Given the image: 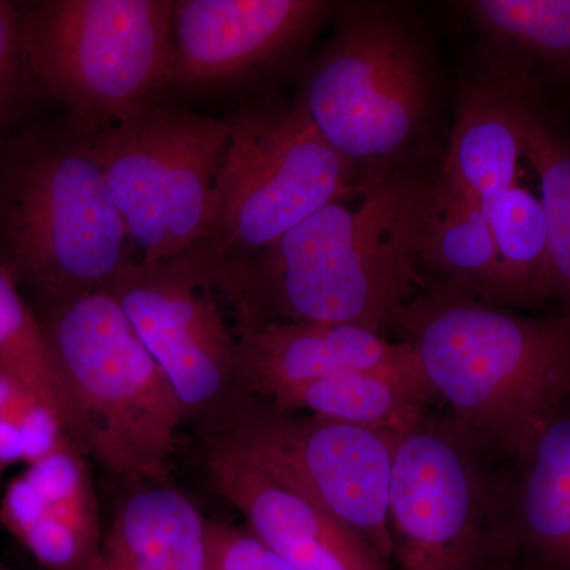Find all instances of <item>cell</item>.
<instances>
[{
  "label": "cell",
  "instance_id": "obj_1",
  "mask_svg": "<svg viewBox=\"0 0 570 570\" xmlns=\"http://www.w3.org/2000/svg\"><path fill=\"white\" fill-rule=\"evenodd\" d=\"M436 178L397 171L348 209L324 206L261 254L209 268L238 326L272 322L355 325L382 335L422 285L420 239Z\"/></svg>",
  "mask_w": 570,
  "mask_h": 570
},
{
  "label": "cell",
  "instance_id": "obj_2",
  "mask_svg": "<svg viewBox=\"0 0 570 570\" xmlns=\"http://www.w3.org/2000/svg\"><path fill=\"white\" fill-rule=\"evenodd\" d=\"M414 347L434 401L508 460L570 395V321L530 316L425 284L395 324Z\"/></svg>",
  "mask_w": 570,
  "mask_h": 570
},
{
  "label": "cell",
  "instance_id": "obj_3",
  "mask_svg": "<svg viewBox=\"0 0 570 570\" xmlns=\"http://www.w3.org/2000/svg\"><path fill=\"white\" fill-rule=\"evenodd\" d=\"M434 96L419 29L393 7L351 3L307 67L296 102L347 164L354 193L365 197L411 168L433 119Z\"/></svg>",
  "mask_w": 570,
  "mask_h": 570
},
{
  "label": "cell",
  "instance_id": "obj_4",
  "mask_svg": "<svg viewBox=\"0 0 570 570\" xmlns=\"http://www.w3.org/2000/svg\"><path fill=\"white\" fill-rule=\"evenodd\" d=\"M40 306L78 449L121 478L163 479L187 412L110 288Z\"/></svg>",
  "mask_w": 570,
  "mask_h": 570
},
{
  "label": "cell",
  "instance_id": "obj_5",
  "mask_svg": "<svg viewBox=\"0 0 570 570\" xmlns=\"http://www.w3.org/2000/svg\"><path fill=\"white\" fill-rule=\"evenodd\" d=\"M0 239L41 303L110 288L135 261L121 213L82 138L18 146L0 176Z\"/></svg>",
  "mask_w": 570,
  "mask_h": 570
},
{
  "label": "cell",
  "instance_id": "obj_6",
  "mask_svg": "<svg viewBox=\"0 0 570 570\" xmlns=\"http://www.w3.org/2000/svg\"><path fill=\"white\" fill-rule=\"evenodd\" d=\"M504 461L448 412L397 441L389 527L397 570H509Z\"/></svg>",
  "mask_w": 570,
  "mask_h": 570
},
{
  "label": "cell",
  "instance_id": "obj_7",
  "mask_svg": "<svg viewBox=\"0 0 570 570\" xmlns=\"http://www.w3.org/2000/svg\"><path fill=\"white\" fill-rule=\"evenodd\" d=\"M171 0H40L20 7L29 78L89 137L170 85Z\"/></svg>",
  "mask_w": 570,
  "mask_h": 570
},
{
  "label": "cell",
  "instance_id": "obj_8",
  "mask_svg": "<svg viewBox=\"0 0 570 570\" xmlns=\"http://www.w3.org/2000/svg\"><path fill=\"white\" fill-rule=\"evenodd\" d=\"M230 121L214 184L206 266L245 264L318 209L352 193L347 164L298 102L254 104Z\"/></svg>",
  "mask_w": 570,
  "mask_h": 570
},
{
  "label": "cell",
  "instance_id": "obj_9",
  "mask_svg": "<svg viewBox=\"0 0 570 570\" xmlns=\"http://www.w3.org/2000/svg\"><path fill=\"white\" fill-rule=\"evenodd\" d=\"M81 138L121 213L135 261L170 264L204 245L228 118L146 104Z\"/></svg>",
  "mask_w": 570,
  "mask_h": 570
},
{
  "label": "cell",
  "instance_id": "obj_10",
  "mask_svg": "<svg viewBox=\"0 0 570 570\" xmlns=\"http://www.w3.org/2000/svg\"><path fill=\"white\" fill-rule=\"evenodd\" d=\"M403 433L279 411L245 396L225 412L217 439L313 499L392 564L390 487Z\"/></svg>",
  "mask_w": 570,
  "mask_h": 570
},
{
  "label": "cell",
  "instance_id": "obj_11",
  "mask_svg": "<svg viewBox=\"0 0 570 570\" xmlns=\"http://www.w3.org/2000/svg\"><path fill=\"white\" fill-rule=\"evenodd\" d=\"M209 288L193 255L164 265L130 262L110 285L187 414L214 404L225 414L245 396L238 387L236 335Z\"/></svg>",
  "mask_w": 570,
  "mask_h": 570
},
{
  "label": "cell",
  "instance_id": "obj_12",
  "mask_svg": "<svg viewBox=\"0 0 570 570\" xmlns=\"http://www.w3.org/2000/svg\"><path fill=\"white\" fill-rule=\"evenodd\" d=\"M213 489L247 531L296 570H393L356 532L283 478L216 438L206 456Z\"/></svg>",
  "mask_w": 570,
  "mask_h": 570
},
{
  "label": "cell",
  "instance_id": "obj_13",
  "mask_svg": "<svg viewBox=\"0 0 570 570\" xmlns=\"http://www.w3.org/2000/svg\"><path fill=\"white\" fill-rule=\"evenodd\" d=\"M318 0H181L171 24L170 85L202 88L275 61L324 20Z\"/></svg>",
  "mask_w": 570,
  "mask_h": 570
},
{
  "label": "cell",
  "instance_id": "obj_14",
  "mask_svg": "<svg viewBox=\"0 0 570 570\" xmlns=\"http://www.w3.org/2000/svg\"><path fill=\"white\" fill-rule=\"evenodd\" d=\"M422 371L414 347L355 325L272 322L236 326L239 392L275 403L348 371Z\"/></svg>",
  "mask_w": 570,
  "mask_h": 570
},
{
  "label": "cell",
  "instance_id": "obj_15",
  "mask_svg": "<svg viewBox=\"0 0 570 570\" xmlns=\"http://www.w3.org/2000/svg\"><path fill=\"white\" fill-rule=\"evenodd\" d=\"M0 527L47 570L88 569L104 534L91 479L73 442L11 480L0 499Z\"/></svg>",
  "mask_w": 570,
  "mask_h": 570
},
{
  "label": "cell",
  "instance_id": "obj_16",
  "mask_svg": "<svg viewBox=\"0 0 570 570\" xmlns=\"http://www.w3.org/2000/svg\"><path fill=\"white\" fill-rule=\"evenodd\" d=\"M513 568L570 570V395L504 461Z\"/></svg>",
  "mask_w": 570,
  "mask_h": 570
},
{
  "label": "cell",
  "instance_id": "obj_17",
  "mask_svg": "<svg viewBox=\"0 0 570 570\" xmlns=\"http://www.w3.org/2000/svg\"><path fill=\"white\" fill-rule=\"evenodd\" d=\"M523 160V137L508 81L493 75L482 85L466 86L439 183L483 206L519 184Z\"/></svg>",
  "mask_w": 570,
  "mask_h": 570
},
{
  "label": "cell",
  "instance_id": "obj_18",
  "mask_svg": "<svg viewBox=\"0 0 570 570\" xmlns=\"http://www.w3.org/2000/svg\"><path fill=\"white\" fill-rule=\"evenodd\" d=\"M86 570H206V520L168 487L124 499Z\"/></svg>",
  "mask_w": 570,
  "mask_h": 570
},
{
  "label": "cell",
  "instance_id": "obj_19",
  "mask_svg": "<svg viewBox=\"0 0 570 570\" xmlns=\"http://www.w3.org/2000/svg\"><path fill=\"white\" fill-rule=\"evenodd\" d=\"M268 403V401H266ZM436 403L422 371H348L288 393L273 404L376 430L403 433Z\"/></svg>",
  "mask_w": 570,
  "mask_h": 570
},
{
  "label": "cell",
  "instance_id": "obj_20",
  "mask_svg": "<svg viewBox=\"0 0 570 570\" xmlns=\"http://www.w3.org/2000/svg\"><path fill=\"white\" fill-rule=\"evenodd\" d=\"M417 269L420 279L428 275L422 285H445L494 305L498 253L489 217L482 205L453 193L438 178Z\"/></svg>",
  "mask_w": 570,
  "mask_h": 570
},
{
  "label": "cell",
  "instance_id": "obj_21",
  "mask_svg": "<svg viewBox=\"0 0 570 570\" xmlns=\"http://www.w3.org/2000/svg\"><path fill=\"white\" fill-rule=\"evenodd\" d=\"M498 77L510 86L523 137L524 163L538 178L549 243L551 299L560 306L558 316L570 321V137L535 105L531 81L510 75Z\"/></svg>",
  "mask_w": 570,
  "mask_h": 570
},
{
  "label": "cell",
  "instance_id": "obj_22",
  "mask_svg": "<svg viewBox=\"0 0 570 570\" xmlns=\"http://www.w3.org/2000/svg\"><path fill=\"white\" fill-rule=\"evenodd\" d=\"M483 212L498 253L494 305L523 311L550 302L549 243L538 195L519 183L483 205Z\"/></svg>",
  "mask_w": 570,
  "mask_h": 570
},
{
  "label": "cell",
  "instance_id": "obj_23",
  "mask_svg": "<svg viewBox=\"0 0 570 570\" xmlns=\"http://www.w3.org/2000/svg\"><path fill=\"white\" fill-rule=\"evenodd\" d=\"M18 285L9 265L0 261V373L47 407L78 448L77 422L43 325Z\"/></svg>",
  "mask_w": 570,
  "mask_h": 570
},
{
  "label": "cell",
  "instance_id": "obj_24",
  "mask_svg": "<svg viewBox=\"0 0 570 570\" xmlns=\"http://www.w3.org/2000/svg\"><path fill=\"white\" fill-rule=\"evenodd\" d=\"M463 7L491 48L512 58L498 70L532 61L570 73V0H475Z\"/></svg>",
  "mask_w": 570,
  "mask_h": 570
},
{
  "label": "cell",
  "instance_id": "obj_25",
  "mask_svg": "<svg viewBox=\"0 0 570 570\" xmlns=\"http://www.w3.org/2000/svg\"><path fill=\"white\" fill-rule=\"evenodd\" d=\"M206 570H296L247 530L206 520Z\"/></svg>",
  "mask_w": 570,
  "mask_h": 570
},
{
  "label": "cell",
  "instance_id": "obj_26",
  "mask_svg": "<svg viewBox=\"0 0 570 570\" xmlns=\"http://www.w3.org/2000/svg\"><path fill=\"white\" fill-rule=\"evenodd\" d=\"M28 80L31 78L22 55L20 7L0 0V140L20 115Z\"/></svg>",
  "mask_w": 570,
  "mask_h": 570
},
{
  "label": "cell",
  "instance_id": "obj_27",
  "mask_svg": "<svg viewBox=\"0 0 570 570\" xmlns=\"http://www.w3.org/2000/svg\"><path fill=\"white\" fill-rule=\"evenodd\" d=\"M3 468H6V466H3L2 463H0V471H2Z\"/></svg>",
  "mask_w": 570,
  "mask_h": 570
},
{
  "label": "cell",
  "instance_id": "obj_28",
  "mask_svg": "<svg viewBox=\"0 0 570 570\" xmlns=\"http://www.w3.org/2000/svg\"><path fill=\"white\" fill-rule=\"evenodd\" d=\"M509 570H519V569H515V568H513V566H512V568H510Z\"/></svg>",
  "mask_w": 570,
  "mask_h": 570
},
{
  "label": "cell",
  "instance_id": "obj_29",
  "mask_svg": "<svg viewBox=\"0 0 570 570\" xmlns=\"http://www.w3.org/2000/svg\"><path fill=\"white\" fill-rule=\"evenodd\" d=\"M0 570H3V569H0Z\"/></svg>",
  "mask_w": 570,
  "mask_h": 570
}]
</instances>
